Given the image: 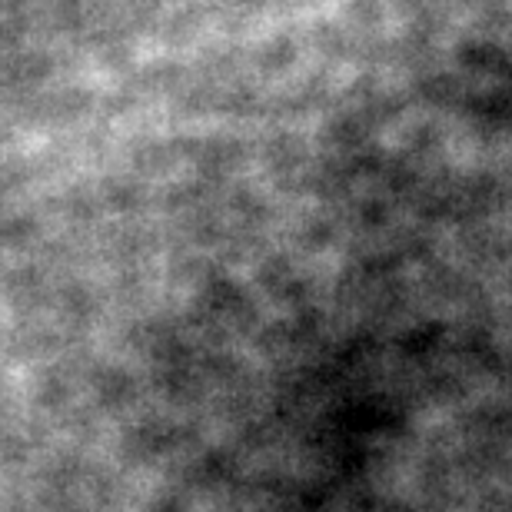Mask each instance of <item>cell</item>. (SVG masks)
<instances>
[]
</instances>
